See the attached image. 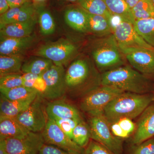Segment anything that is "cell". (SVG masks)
Returning <instances> with one entry per match:
<instances>
[{"mask_svg": "<svg viewBox=\"0 0 154 154\" xmlns=\"http://www.w3.org/2000/svg\"><path fill=\"white\" fill-rule=\"evenodd\" d=\"M105 2L107 8L113 17H118L120 20L133 24L134 21L131 10L124 0H105Z\"/></svg>", "mask_w": 154, "mask_h": 154, "instance_id": "25", "label": "cell"}, {"mask_svg": "<svg viewBox=\"0 0 154 154\" xmlns=\"http://www.w3.org/2000/svg\"><path fill=\"white\" fill-rule=\"evenodd\" d=\"M1 94L11 101L24 100L38 95V93L33 88L24 86L11 89H0Z\"/></svg>", "mask_w": 154, "mask_h": 154, "instance_id": "29", "label": "cell"}, {"mask_svg": "<svg viewBox=\"0 0 154 154\" xmlns=\"http://www.w3.org/2000/svg\"><path fill=\"white\" fill-rule=\"evenodd\" d=\"M31 1L36 7H38L43 6L46 0H31Z\"/></svg>", "mask_w": 154, "mask_h": 154, "instance_id": "44", "label": "cell"}, {"mask_svg": "<svg viewBox=\"0 0 154 154\" xmlns=\"http://www.w3.org/2000/svg\"><path fill=\"white\" fill-rule=\"evenodd\" d=\"M122 130L128 135L134 132L136 126L132 119L128 118H122L117 121Z\"/></svg>", "mask_w": 154, "mask_h": 154, "instance_id": "37", "label": "cell"}, {"mask_svg": "<svg viewBox=\"0 0 154 154\" xmlns=\"http://www.w3.org/2000/svg\"><path fill=\"white\" fill-rule=\"evenodd\" d=\"M37 8L40 32L44 36L51 35L55 31L56 25L51 13L43 6Z\"/></svg>", "mask_w": 154, "mask_h": 154, "instance_id": "28", "label": "cell"}, {"mask_svg": "<svg viewBox=\"0 0 154 154\" xmlns=\"http://www.w3.org/2000/svg\"><path fill=\"white\" fill-rule=\"evenodd\" d=\"M67 91L73 96H83L101 85V75L90 61L85 58L76 60L65 74Z\"/></svg>", "mask_w": 154, "mask_h": 154, "instance_id": "2", "label": "cell"}, {"mask_svg": "<svg viewBox=\"0 0 154 154\" xmlns=\"http://www.w3.org/2000/svg\"><path fill=\"white\" fill-rule=\"evenodd\" d=\"M22 76L24 79L23 86L36 90L43 98L46 91V85L42 76L32 73H23Z\"/></svg>", "mask_w": 154, "mask_h": 154, "instance_id": "32", "label": "cell"}, {"mask_svg": "<svg viewBox=\"0 0 154 154\" xmlns=\"http://www.w3.org/2000/svg\"><path fill=\"white\" fill-rule=\"evenodd\" d=\"M23 58L21 55H1L0 76L22 72Z\"/></svg>", "mask_w": 154, "mask_h": 154, "instance_id": "23", "label": "cell"}, {"mask_svg": "<svg viewBox=\"0 0 154 154\" xmlns=\"http://www.w3.org/2000/svg\"><path fill=\"white\" fill-rule=\"evenodd\" d=\"M110 129L114 136L119 138H125L129 136L122 130L117 122L110 124Z\"/></svg>", "mask_w": 154, "mask_h": 154, "instance_id": "39", "label": "cell"}, {"mask_svg": "<svg viewBox=\"0 0 154 154\" xmlns=\"http://www.w3.org/2000/svg\"><path fill=\"white\" fill-rule=\"evenodd\" d=\"M36 23V18L22 22L11 23L0 29L1 39L24 38L31 35Z\"/></svg>", "mask_w": 154, "mask_h": 154, "instance_id": "18", "label": "cell"}, {"mask_svg": "<svg viewBox=\"0 0 154 154\" xmlns=\"http://www.w3.org/2000/svg\"><path fill=\"white\" fill-rule=\"evenodd\" d=\"M122 52L133 68L147 76L154 75V48H135Z\"/></svg>", "mask_w": 154, "mask_h": 154, "instance_id": "13", "label": "cell"}, {"mask_svg": "<svg viewBox=\"0 0 154 154\" xmlns=\"http://www.w3.org/2000/svg\"><path fill=\"white\" fill-rule=\"evenodd\" d=\"M36 14L37 8L32 2L20 7L10 8L1 15L0 29L11 23L25 22L35 19Z\"/></svg>", "mask_w": 154, "mask_h": 154, "instance_id": "15", "label": "cell"}, {"mask_svg": "<svg viewBox=\"0 0 154 154\" xmlns=\"http://www.w3.org/2000/svg\"><path fill=\"white\" fill-rule=\"evenodd\" d=\"M45 143L56 146L70 154H83L84 148L78 146L60 129L53 119L48 118L42 132Z\"/></svg>", "mask_w": 154, "mask_h": 154, "instance_id": "10", "label": "cell"}, {"mask_svg": "<svg viewBox=\"0 0 154 154\" xmlns=\"http://www.w3.org/2000/svg\"><path fill=\"white\" fill-rule=\"evenodd\" d=\"M30 132L16 118L0 116V140L22 138Z\"/></svg>", "mask_w": 154, "mask_h": 154, "instance_id": "19", "label": "cell"}, {"mask_svg": "<svg viewBox=\"0 0 154 154\" xmlns=\"http://www.w3.org/2000/svg\"><path fill=\"white\" fill-rule=\"evenodd\" d=\"M53 65V63L48 59L38 57L23 63L22 72L23 73H32L42 75Z\"/></svg>", "mask_w": 154, "mask_h": 154, "instance_id": "24", "label": "cell"}, {"mask_svg": "<svg viewBox=\"0 0 154 154\" xmlns=\"http://www.w3.org/2000/svg\"><path fill=\"white\" fill-rule=\"evenodd\" d=\"M10 9L7 0H0V14H5Z\"/></svg>", "mask_w": 154, "mask_h": 154, "instance_id": "41", "label": "cell"}, {"mask_svg": "<svg viewBox=\"0 0 154 154\" xmlns=\"http://www.w3.org/2000/svg\"><path fill=\"white\" fill-rule=\"evenodd\" d=\"M35 37L30 35L20 38H5L1 39V55H21L33 45Z\"/></svg>", "mask_w": 154, "mask_h": 154, "instance_id": "17", "label": "cell"}, {"mask_svg": "<svg viewBox=\"0 0 154 154\" xmlns=\"http://www.w3.org/2000/svg\"><path fill=\"white\" fill-rule=\"evenodd\" d=\"M65 74L63 66L54 64L42 75L46 85L43 99L53 101L63 97L66 92Z\"/></svg>", "mask_w": 154, "mask_h": 154, "instance_id": "12", "label": "cell"}, {"mask_svg": "<svg viewBox=\"0 0 154 154\" xmlns=\"http://www.w3.org/2000/svg\"><path fill=\"white\" fill-rule=\"evenodd\" d=\"M133 25L141 37L154 48V17L137 20Z\"/></svg>", "mask_w": 154, "mask_h": 154, "instance_id": "26", "label": "cell"}, {"mask_svg": "<svg viewBox=\"0 0 154 154\" xmlns=\"http://www.w3.org/2000/svg\"><path fill=\"white\" fill-rule=\"evenodd\" d=\"M130 9H131L137 4L140 0H124Z\"/></svg>", "mask_w": 154, "mask_h": 154, "instance_id": "42", "label": "cell"}, {"mask_svg": "<svg viewBox=\"0 0 154 154\" xmlns=\"http://www.w3.org/2000/svg\"><path fill=\"white\" fill-rule=\"evenodd\" d=\"M101 85L112 86L125 92L137 94L152 93L153 85L147 76L131 66H122L101 74Z\"/></svg>", "mask_w": 154, "mask_h": 154, "instance_id": "3", "label": "cell"}, {"mask_svg": "<svg viewBox=\"0 0 154 154\" xmlns=\"http://www.w3.org/2000/svg\"><path fill=\"white\" fill-rule=\"evenodd\" d=\"M22 74H12L0 76V89H11L23 86Z\"/></svg>", "mask_w": 154, "mask_h": 154, "instance_id": "33", "label": "cell"}, {"mask_svg": "<svg viewBox=\"0 0 154 154\" xmlns=\"http://www.w3.org/2000/svg\"><path fill=\"white\" fill-rule=\"evenodd\" d=\"M38 154H70L60 148L52 145L45 143L42 146Z\"/></svg>", "mask_w": 154, "mask_h": 154, "instance_id": "38", "label": "cell"}, {"mask_svg": "<svg viewBox=\"0 0 154 154\" xmlns=\"http://www.w3.org/2000/svg\"><path fill=\"white\" fill-rule=\"evenodd\" d=\"M64 1H65V2H71V3H74L76 2L78 3V2H79L80 0H64Z\"/></svg>", "mask_w": 154, "mask_h": 154, "instance_id": "45", "label": "cell"}, {"mask_svg": "<svg viewBox=\"0 0 154 154\" xmlns=\"http://www.w3.org/2000/svg\"><path fill=\"white\" fill-rule=\"evenodd\" d=\"M8 154H38L45 141L42 132H30L22 138L3 140Z\"/></svg>", "mask_w": 154, "mask_h": 154, "instance_id": "11", "label": "cell"}, {"mask_svg": "<svg viewBox=\"0 0 154 154\" xmlns=\"http://www.w3.org/2000/svg\"><path fill=\"white\" fill-rule=\"evenodd\" d=\"M83 154H114L101 144L92 140L84 149Z\"/></svg>", "mask_w": 154, "mask_h": 154, "instance_id": "35", "label": "cell"}, {"mask_svg": "<svg viewBox=\"0 0 154 154\" xmlns=\"http://www.w3.org/2000/svg\"><path fill=\"white\" fill-rule=\"evenodd\" d=\"M77 4L90 14L104 16L113 20V17L107 8L105 0H80Z\"/></svg>", "mask_w": 154, "mask_h": 154, "instance_id": "27", "label": "cell"}, {"mask_svg": "<svg viewBox=\"0 0 154 154\" xmlns=\"http://www.w3.org/2000/svg\"><path fill=\"white\" fill-rule=\"evenodd\" d=\"M131 154H154V138H151L137 145Z\"/></svg>", "mask_w": 154, "mask_h": 154, "instance_id": "36", "label": "cell"}, {"mask_svg": "<svg viewBox=\"0 0 154 154\" xmlns=\"http://www.w3.org/2000/svg\"><path fill=\"white\" fill-rule=\"evenodd\" d=\"M124 92L112 86L101 85L83 96L80 107L90 116L102 115L108 103Z\"/></svg>", "mask_w": 154, "mask_h": 154, "instance_id": "5", "label": "cell"}, {"mask_svg": "<svg viewBox=\"0 0 154 154\" xmlns=\"http://www.w3.org/2000/svg\"><path fill=\"white\" fill-rule=\"evenodd\" d=\"M91 54L96 68L102 73L125 65L126 59L113 33L95 40Z\"/></svg>", "mask_w": 154, "mask_h": 154, "instance_id": "4", "label": "cell"}, {"mask_svg": "<svg viewBox=\"0 0 154 154\" xmlns=\"http://www.w3.org/2000/svg\"><path fill=\"white\" fill-rule=\"evenodd\" d=\"M10 8L20 7L26 3L32 2L31 0H7Z\"/></svg>", "mask_w": 154, "mask_h": 154, "instance_id": "40", "label": "cell"}, {"mask_svg": "<svg viewBox=\"0 0 154 154\" xmlns=\"http://www.w3.org/2000/svg\"><path fill=\"white\" fill-rule=\"evenodd\" d=\"M91 139L89 125L82 120L77 125L72 133V140L78 146L85 149L88 145Z\"/></svg>", "mask_w": 154, "mask_h": 154, "instance_id": "31", "label": "cell"}, {"mask_svg": "<svg viewBox=\"0 0 154 154\" xmlns=\"http://www.w3.org/2000/svg\"><path fill=\"white\" fill-rule=\"evenodd\" d=\"M48 117L50 119H82L79 110L72 105L60 99L51 101L46 105Z\"/></svg>", "mask_w": 154, "mask_h": 154, "instance_id": "16", "label": "cell"}, {"mask_svg": "<svg viewBox=\"0 0 154 154\" xmlns=\"http://www.w3.org/2000/svg\"><path fill=\"white\" fill-rule=\"evenodd\" d=\"M43 98L38 94L28 109L19 113L16 118L30 132H42L46 126L48 117Z\"/></svg>", "mask_w": 154, "mask_h": 154, "instance_id": "8", "label": "cell"}, {"mask_svg": "<svg viewBox=\"0 0 154 154\" xmlns=\"http://www.w3.org/2000/svg\"><path fill=\"white\" fill-rule=\"evenodd\" d=\"M82 119H58L54 120L60 129L72 140V133L77 125Z\"/></svg>", "mask_w": 154, "mask_h": 154, "instance_id": "34", "label": "cell"}, {"mask_svg": "<svg viewBox=\"0 0 154 154\" xmlns=\"http://www.w3.org/2000/svg\"><path fill=\"white\" fill-rule=\"evenodd\" d=\"M64 17L67 25L72 29L80 33H88L87 13L79 6L67 9Z\"/></svg>", "mask_w": 154, "mask_h": 154, "instance_id": "20", "label": "cell"}, {"mask_svg": "<svg viewBox=\"0 0 154 154\" xmlns=\"http://www.w3.org/2000/svg\"><path fill=\"white\" fill-rule=\"evenodd\" d=\"M154 136V102L140 115L133 138V143L137 145Z\"/></svg>", "mask_w": 154, "mask_h": 154, "instance_id": "14", "label": "cell"}, {"mask_svg": "<svg viewBox=\"0 0 154 154\" xmlns=\"http://www.w3.org/2000/svg\"><path fill=\"white\" fill-rule=\"evenodd\" d=\"M152 2L153 5V6L154 7V0H152Z\"/></svg>", "mask_w": 154, "mask_h": 154, "instance_id": "46", "label": "cell"}, {"mask_svg": "<svg viewBox=\"0 0 154 154\" xmlns=\"http://www.w3.org/2000/svg\"><path fill=\"white\" fill-rule=\"evenodd\" d=\"M0 154H8L6 150L4 140H0Z\"/></svg>", "mask_w": 154, "mask_h": 154, "instance_id": "43", "label": "cell"}, {"mask_svg": "<svg viewBox=\"0 0 154 154\" xmlns=\"http://www.w3.org/2000/svg\"><path fill=\"white\" fill-rule=\"evenodd\" d=\"M87 13L88 33L94 34L98 37L108 36L113 33V20L104 16Z\"/></svg>", "mask_w": 154, "mask_h": 154, "instance_id": "21", "label": "cell"}, {"mask_svg": "<svg viewBox=\"0 0 154 154\" xmlns=\"http://www.w3.org/2000/svg\"><path fill=\"white\" fill-rule=\"evenodd\" d=\"M90 116L88 125L91 139L104 146L114 154H122V140L112 134L110 124L103 114Z\"/></svg>", "mask_w": 154, "mask_h": 154, "instance_id": "6", "label": "cell"}, {"mask_svg": "<svg viewBox=\"0 0 154 154\" xmlns=\"http://www.w3.org/2000/svg\"><path fill=\"white\" fill-rule=\"evenodd\" d=\"M154 102V94H140L124 92L108 103L103 115L109 124L120 119H133L140 116Z\"/></svg>", "mask_w": 154, "mask_h": 154, "instance_id": "1", "label": "cell"}, {"mask_svg": "<svg viewBox=\"0 0 154 154\" xmlns=\"http://www.w3.org/2000/svg\"><path fill=\"white\" fill-rule=\"evenodd\" d=\"M113 33L122 51L135 48H154L136 32L131 22L120 20L113 25Z\"/></svg>", "mask_w": 154, "mask_h": 154, "instance_id": "9", "label": "cell"}, {"mask_svg": "<svg viewBox=\"0 0 154 154\" xmlns=\"http://www.w3.org/2000/svg\"><path fill=\"white\" fill-rule=\"evenodd\" d=\"M78 51L75 45L66 39H61L40 46L35 55L46 58L57 66H63L72 59Z\"/></svg>", "mask_w": 154, "mask_h": 154, "instance_id": "7", "label": "cell"}, {"mask_svg": "<svg viewBox=\"0 0 154 154\" xmlns=\"http://www.w3.org/2000/svg\"><path fill=\"white\" fill-rule=\"evenodd\" d=\"M36 96L24 100L11 101L1 94L0 116L16 118L19 113L28 109Z\"/></svg>", "mask_w": 154, "mask_h": 154, "instance_id": "22", "label": "cell"}, {"mask_svg": "<svg viewBox=\"0 0 154 154\" xmlns=\"http://www.w3.org/2000/svg\"><path fill=\"white\" fill-rule=\"evenodd\" d=\"M131 10L134 22L154 17V7L152 0H140Z\"/></svg>", "mask_w": 154, "mask_h": 154, "instance_id": "30", "label": "cell"}]
</instances>
